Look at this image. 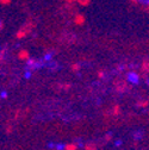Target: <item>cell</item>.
<instances>
[{"mask_svg":"<svg viewBox=\"0 0 149 150\" xmlns=\"http://www.w3.org/2000/svg\"><path fill=\"white\" fill-rule=\"evenodd\" d=\"M18 59L22 60V61H28V60H30V54H29V51L25 50V49L21 50L19 52H18Z\"/></svg>","mask_w":149,"mask_h":150,"instance_id":"3","label":"cell"},{"mask_svg":"<svg viewBox=\"0 0 149 150\" xmlns=\"http://www.w3.org/2000/svg\"><path fill=\"white\" fill-rule=\"evenodd\" d=\"M74 23H75L77 25H84L85 24V16L77 14L75 18H74Z\"/></svg>","mask_w":149,"mask_h":150,"instance_id":"4","label":"cell"},{"mask_svg":"<svg viewBox=\"0 0 149 150\" xmlns=\"http://www.w3.org/2000/svg\"><path fill=\"white\" fill-rule=\"evenodd\" d=\"M11 3V0H0V4H3V5H9Z\"/></svg>","mask_w":149,"mask_h":150,"instance_id":"17","label":"cell"},{"mask_svg":"<svg viewBox=\"0 0 149 150\" xmlns=\"http://www.w3.org/2000/svg\"><path fill=\"white\" fill-rule=\"evenodd\" d=\"M84 149L85 150H97V145H96V143H86L85 145H84Z\"/></svg>","mask_w":149,"mask_h":150,"instance_id":"7","label":"cell"},{"mask_svg":"<svg viewBox=\"0 0 149 150\" xmlns=\"http://www.w3.org/2000/svg\"><path fill=\"white\" fill-rule=\"evenodd\" d=\"M78 3H79L81 6H87V5L91 3V0H78Z\"/></svg>","mask_w":149,"mask_h":150,"instance_id":"14","label":"cell"},{"mask_svg":"<svg viewBox=\"0 0 149 150\" xmlns=\"http://www.w3.org/2000/svg\"><path fill=\"white\" fill-rule=\"evenodd\" d=\"M131 1H133L134 4H138V3H142V4H143V3H144L145 6L148 5V0H131Z\"/></svg>","mask_w":149,"mask_h":150,"instance_id":"15","label":"cell"},{"mask_svg":"<svg viewBox=\"0 0 149 150\" xmlns=\"http://www.w3.org/2000/svg\"><path fill=\"white\" fill-rule=\"evenodd\" d=\"M59 87L61 88V89H65V91H68L70 87H72V85L70 83H60L59 85Z\"/></svg>","mask_w":149,"mask_h":150,"instance_id":"12","label":"cell"},{"mask_svg":"<svg viewBox=\"0 0 149 150\" xmlns=\"http://www.w3.org/2000/svg\"><path fill=\"white\" fill-rule=\"evenodd\" d=\"M97 76H98V79H100V80H101V79H104V78H105V73H104L103 70H99V71H98V74H97Z\"/></svg>","mask_w":149,"mask_h":150,"instance_id":"16","label":"cell"},{"mask_svg":"<svg viewBox=\"0 0 149 150\" xmlns=\"http://www.w3.org/2000/svg\"><path fill=\"white\" fill-rule=\"evenodd\" d=\"M112 113H114V116H119V115H121V106H119V105H115V106H114Z\"/></svg>","mask_w":149,"mask_h":150,"instance_id":"10","label":"cell"},{"mask_svg":"<svg viewBox=\"0 0 149 150\" xmlns=\"http://www.w3.org/2000/svg\"><path fill=\"white\" fill-rule=\"evenodd\" d=\"M29 61V67L30 68H36L37 67V61L36 60H28Z\"/></svg>","mask_w":149,"mask_h":150,"instance_id":"13","label":"cell"},{"mask_svg":"<svg viewBox=\"0 0 149 150\" xmlns=\"http://www.w3.org/2000/svg\"><path fill=\"white\" fill-rule=\"evenodd\" d=\"M137 107H140V108H145V107H148V105H149V103H148V100H140V101H137Z\"/></svg>","mask_w":149,"mask_h":150,"instance_id":"8","label":"cell"},{"mask_svg":"<svg viewBox=\"0 0 149 150\" xmlns=\"http://www.w3.org/2000/svg\"><path fill=\"white\" fill-rule=\"evenodd\" d=\"M79 145L77 143H68L63 146V150H78Z\"/></svg>","mask_w":149,"mask_h":150,"instance_id":"5","label":"cell"},{"mask_svg":"<svg viewBox=\"0 0 149 150\" xmlns=\"http://www.w3.org/2000/svg\"><path fill=\"white\" fill-rule=\"evenodd\" d=\"M114 85H115V88H116L117 92L122 93V92H125L128 89V83L124 80H116Z\"/></svg>","mask_w":149,"mask_h":150,"instance_id":"2","label":"cell"},{"mask_svg":"<svg viewBox=\"0 0 149 150\" xmlns=\"http://www.w3.org/2000/svg\"><path fill=\"white\" fill-rule=\"evenodd\" d=\"M70 69H72V71H74V73H78V71L80 70V64H79V63H73V64L70 66Z\"/></svg>","mask_w":149,"mask_h":150,"instance_id":"11","label":"cell"},{"mask_svg":"<svg viewBox=\"0 0 149 150\" xmlns=\"http://www.w3.org/2000/svg\"><path fill=\"white\" fill-rule=\"evenodd\" d=\"M129 79H130V81H131V82H137L138 75L135 74V73H130V74H129Z\"/></svg>","mask_w":149,"mask_h":150,"instance_id":"9","label":"cell"},{"mask_svg":"<svg viewBox=\"0 0 149 150\" xmlns=\"http://www.w3.org/2000/svg\"><path fill=\"white\" fill-rule=\"evenodd\" d=\"M74 1H77V0H67V3H69V4H72V3H74Z\"/></svg>","mask_w":149,"mask_h":150,"instance_id":"19","label":"cell"},{"mask_svg":"<svg viewBox=\"0 0 149 150\" xmlns=\"http://www.w3.org/2000/svg\"><path fill=\"white\" fill-rule=\"evenodd\" d=\"M33 28H35V24L33 23H26L24 26H22V29H19V31L17 32V35H16V37L18 40H22V38H24V37H26V36H29L30 33H31V31L33 30Z\"/></svg>","mask_w":149,"mask_h":150,"instance_id":"1","label":"cell"},{"mask_svg":"<svg viewBox=\"0 0 149 150\" xmlns=\"http://www.w3.org/2000/svg\"><path fill=\"white\" fill-rule=\"evenodd\" d=\"M105 139L109 142V141H111V139H112V137H111V135H106V136H105Z\"/></svg>","mask_w":149,"mask_h":150,"instance_id":"18","label":"cell"},{"mask_svg":"<svg viewBox=\"0 0 149 150\" xmlns=\"http://www.w3.org/2000/svg\"><path fill=\"white\" fill-rule=\"evenodd\" d=\"M141 70H142V73H143L144 75L148 74V70H149V63H148L147 60H144V62L142 63V66H141Z\"/></svg>","mask_w":149,"mask_h":150,"instance_id":"6","label":"cell"},{"mask_svg":"<svg viewBox=\"0 0 149 150\" xmlns=\"http://www.w3.org/2000/svg\"><path fill=\"white\" fill-rule=\"evenodd\" d=\"M1 29H3V22L0 21V30H1Z\"/></svg>","mask_w":149,"mask_h":150,"instance_id":"20","label":"cell"}]
</instances>
